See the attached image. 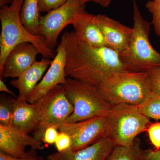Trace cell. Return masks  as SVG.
Here are the masks:
<instances>
[{
    "instance_id": "cell-1",
    "label": "cell",
    "mask_w": 160,
    "mask_h": 160,
    "mask_svg": "<svg viewBox=\"0 0 160 160\" xmlns=\"http://www.w3.org/2000/svg\"><path fill=\"white\" fill-rule=\"evenodd\" d=\"M66 42V73L72 78L98 88L116 72L127 71L119 55L104 46L95 47L80 40L74 32L64 34Z\"/></svg>"
},
{
    "instance_id": "cell-2",
    "label": "cell",
    "mask_w": 160,
    "mask_h": 160,
    "mask_svg": "<svg viewBox=\"0 0 160 160\" xmlns=\"http://www.w3.org/2000/svg\"><path fill=\"white\" fill-rule=\"evenodd\" d=\"M24 0H12L10 6H1L0 21V71L9 52L16 46L24 42L34 45L43 58H53V51L47 46L40 35L32 34L23 25L20 17Z\"/></svg>"
},
{
    "instance_id": "cell-3",
    "label": "cell",
    "mask_w": 160,
    "mask_h": 160,
    "mask_svg": "<svg viewBox=\"0 0 160 160\" xmlns=\"http://www.w3.org/2000/svg\"><path fill=\"white\" fill-rule=\"evenodd\" d=\"M133 9L132 38L128 49L119 56L127 71L147 72L160 67V52L152 46L149 38L151 24L144 19L134 0Z\"/></svg>"
},
{
    "instance_id": "cell-4",
    "label": "cell",
    "mask_w": 160,
    "mask_h": 160,
    "mask_svg": "<svg viewBox=\"0 0 160 160\" xmlns=\"http://www.w3.org/2000/svg\"><path fill=\"white\" fill-rule=\"evenodd\" d=\"M112 105L138 106L151 92L148 72H116L98 87Z\"/></svg>"
},
{
    "instance_id": "cell-5",
    "label": "cell",
    "mask_w": 160,
    "mask_h": 160,
    "mask_svg": "<svg viewBox=\"0 0 160 160\" xmlns=\"http://www.w3.org/2000/svg\"><path fill=\"white\" fill-rule=\"evenodd\" d=\"M62 86L74 108L66 122H76L94 117L107 115L113 106L97 87L85 82L67 77Z\"/></svg>"
},
{
    "instance_id": "cell-6",
    "label": "cell",
    "mask_w": 160,
    "mask_h": 160,
    "mask_svg": "<svg viewBox=\"0 0 160 160\" xmlns=\"http://www.w3.org/2000/svg\"><path fill=\"white\" fill-rule=\"evenodd\" d=\"M107 119L106 136L116 146L130 145L151 124L149 118L140 111L138 106L129 104L113 105Z\"/></svg>"
},
{
    "instance_id": "cell-7",
    "label": "cell",
    "mask_w": 160,
    "mask_h": 160,
    "mask_svg": "<svg viewBox=\"0 0 160 160\" xmlns=\"http://www.w3.org/2000/svg\"><path fill=\"white\" fill-rule=\"evenodd\" d=\"M36 102L39 109L40 122L33 136L42 142L45 130L51 126L58 129L73 112L74 108L62 85L57 86Z\"/></svg>"
},
{
    "instance_id": "cell-8",
    "label": "cell",
    "mask_w": 160,
    "mask_h": 160,
    "mask_svg": "<svg viewBox=\"0 0 160 160\" xmlns=\"http://www.w3.org/2000/svg\"><path fill=\"white\" fill-rule=\"evenodd\" d=\"M85 8V5L81 0H68L61 7L41 16L39 35L49 48L53 49L58 46L61 32L66 26L71 25L77 15Z\"/></svg>"
},
{
    "instance_id": "cell-9",
    "label": "cell",
    "mask_w": 160,
    "mask_h": 160,
    "mask_svg": "<svg viewBox=\"0 0 160 160\" xmlns=\"http://www.w3.org/2000/svg\"><path fill=\"white\" fill-rule=\"evenodd\" d=\"M107 125V115L98 116L76 122H65L58 130L70 136L71 150L76 151L94 144L106 136Z\"/></svg>"
},
{
    "instance_id": "cell-10",
    "label": "cell",
    "mask_w": 160,
    "mask_h": 160,
    "mask_svg": "<svg viewBox=\"0 0 160 160\" xmlns=\"http://www.w3.org/2000/svg\"><path fill=\"white\" fill-rule=\"evenodd\" d=\"M66 42L64 34L57 46L56 55L48 70L26 101L34 103L52 89L66 82Z\"/></svg>"
},
{
    "instance_id": "cell-11",
    "label": "cell",
    "mask_w": 160,
    "mask_h": 160,
    "mask_svg": "<svg viewBox=\"0 0 160 160\" xmlns=\"http://www.w3.org/2000/svg\"><path fill=\"white\" fill-rule=\"evenodd\" d=\"M42 142L34 136L15 128L0 124V151L14 157L25 158L27 156L26 148L30 146L36 150H42Z\"/></svg>"
},
{
    "instance_id": "cell-12",
    "label": "cell",
    "mask_w": 160,
    "mask_h": 160,
    "mask_svg": "<svg viewBox=\"0 0 160 160\" xmlns=\"http://www.w3.org/2000/svg\"><path fill=\"white\" fill-rule=\"evenodd\" d=\"M95 21L103 35L106 47L119 55L127 50L132 38L133 28L105 15H95Z\"/></svg>"
},
{
    "instance_id": "cell-13",
    "label": "cell",
    "mask_w": 160,
    "mask_h": 160,
    "mask_svg": "<svg viewBox=\"0 0 160 160\" xmlns=\"http://www.w3.org/2000/svg\"><path fill=\"white\" fill-rule=\"evenodd\" d=\"M39 50L33 44L24 42L19 44L9 52L0 71V79L16 78L36 61Z\"/></svg>"
},
{
    "instance_id": "cell-14",
    "label": "cell",
    "mask_w": 160,
    "mask_h": 160,
    "mask_svg": "<svg viewBox=\"0 0 160 160\" xmlns=\"http://www.w3.org/2000/svg\"><path fill=\"white\" fill-rule=\"evenodd\" d=\"M115 145L108 137H103L94 144L73 151L53 152L47 160H107Z\"/></svg>"
},
{
    "instance_id": "cell-15",
    "label": "cell",
    "mask_w": 160,
    "mask_h": 160,
    "mask_svg": "<svg viewBox=\"0 0 160 160\" xmlns=\"http://www.w3.org/2000/svg\"><path fill=\"white\" fill-rule=\"evenodd\" d=\"M52 60L42 58L35 62L22 72L16 78L10 81L11 86L17 89L20 100H27L38 84L44 76L46 70L51 65Z\"/></svg>"
},
{
    "instance_id": "cell-16",
    "label": "cell",
    "mask_w": 160,
    "mask_h": 160,
    "mask_svg": "<svg viewBox=\"0 0 160 160\" xmlns=\"http://www.w3.org/2000/svg\"><path fill=\"white\" fill-rule=\"evenodd\" d=\"M12 126L27 133L34 132L40 122L37 103L13 98L12 101Z\"/></svg>"
},
{
    "instance_id": "cell-17",
    "label": "cell",
    "mask_w": 160,
    "mask_h": 160,
    "mask_svg": "<svg viewBox=\"0 0 160 160\" xmlns=\"http://www.w3.org/2000/svg\"><path fill=\"white\" fill-rule=\"evenodd\" d=\"M95 15L85 10L77 15L71 25L78 38L84 42L95 47L106 46L101 30L95 21Z\"/></svg>"
},
{
    "instance_id": "cell-18",
    "label": "cell",
    "mask_w": 160,
    "mask_h": 160,
    "mask_svg": "<svg viewBox=\"0 0 160 160\" xmlns=\"http://www.w3.org/2000/svg\"><path fill=\"white\" fill-rule=\"evenodd\" d=\"M39 0H24L20 13L23 25L32 34L39 35Z\"/></svg>"
},
{
    "instance_id": "cell-19",
    "label": "cell",
    "mask_w": 160,
    "mask_h": 160,
    "mask_svg": "<svg viewBox=\"0 0 160 160\" xmlns=\"http://www.w3.org/2000/svg\"><path fill=\"white\" fill-rule=\"evenodd\" d=\"M143 152L141 142L136 138L129 146H115L107 160H142Z\"/></svg>"
},
{
    "instance_id": "cell-20",
    "label": "cell",
    "mask_w": 160,
    "mask_h": 160,
    "mask_svg": "<svg viewBox=\"0 0 160 160\" xmlns=\"http://www.w3.org/2000/svg\"><path fill=\"white\" fill-rule=\"evenodd\" d=\"M140 111L149 118L160 120V96L151 92L138 106Z\"/></svg>"
},
{
    "instance_id": "cell-21",
    "label": "cell",
    "mask_w": 160,
    "mask_h": 160,
    "mask_svg": "<svg viewBox=\"0 0 160 160\" xmlns=\"http://www.w3.org/2000/svg\"><path fill=\"white\" fill-rule=\"evenodd\" d=\"M13 98L1 95L0 124L12 126V101Z\"/></svg>"
},
{
    "instance_id": "cell-22",
    "label": "cell",
    "mask_w": 160,
    "mask_h": 160,
    "mask_svg": "<svg viewBox=\"0 0 160 160\" xmlns=\"http://www.w3.org/2000/svg\"><path fill=\"white\" fill-rule=\"evenodd\" d=\"M146 7L152 16L151 24L153 26L155 32L160 37V0L148 1Z\"/></svg>"
},
{
    "instance_id": "cell-23",
    "label": "cell",
    "mask_w": 160,
    "mask_h": 160,
    "mask_svg": "<svg viewBox=\"0 0 160 160\" xmlns=\"http://www.w3.org/2000/svg\"><path fill=\"white\" fill-rule=\"evenodd\" d=\"M54 145L59 152L71 150L72 145L71 138L66 132L59 131Z\"/></svg>"
},
{
    "instance_id": "cell-24",
    "label": "cell",
    "mask_w": 160,
    "mask_h": 160,
    "mask_svg": "<svg viewBox=\"0 0 160 160\" xmlns=\"http://www.w3.org/2000/svg\"><path fill=\"white\" fill-rule=\"evenodd\" d=\"M149 140L155 149H160V122L151 123L147 129Z\"/></svg>"
},
{
    "instance_id": "cell-25",
    "label": "cell",
    "mask_w": 160,
    "mask_h": 160,
    "mask_svg": "<svg viewBox=\"0 0 160 160\" xmlns=\"http://www.w3.org/2000/svg\"><path fill=\"white\" fill-rule=\"evenodd\" d=\"M147 72L151 92L160 96V67L150 69Z\"/></svg>"
},
{
    "instance_id": "cell-26",
    "label": "cell",
    "mask_w": 160,
    "mask_h": 160,
    "mask_svg": "<svg viewBox=\"0 0 160 160\" xmlns=\"http://www.w3.org/2000/svg\"><path fill=\"white\" fill-rule=\"evenodd\" d=\"M66 0H39L40 12H49L61 7L65 4Z\"/></svg>"
},
{
    "instance_id": "cell-27",
    "label": "cell",
    "mask_w": 160,
    "mask_h": 160,
    "mask_svg": "<svg viewBox=\"0 0 160 160\" xmlns=\"http://www.w3.org/2000/svg\"><path fill=\"white\" fill-rule=\"evenodd\" d=\"M58 129L55 127H49L45 130L44 135L42 139V142L48 145H53L55 144L59 132Z\"/></svg>"
},
{
    "instance_id": "cell-28",
    "label": "cell",
    "mask_w": 160,
    "mask_h": 160,
    "mask_svg": "<svg viewBox=\"0 0 160 160\" xmlns=\"http://www.w3.org/2000/svg\"><path fill=\"white\" fill-rule=\"evenodd\" d=\"M142 160H160V149L143 150Z\"/></svg>"
},
{
    "instance_id": "cell-29",
    "label": "cell",
    "mask_w": 160,
    "mask_h": 160,
    "mask_svg": "<svg viewBox=\"0 0 160 160\" xmlns=\"http://www.w3.org/2000/svg\"><path fill=\"white\" fill-rule=\"evenodd\" d=\"M112 1L113 0H81L82 3L84 5L87 2H92L106 8L110 5Z\"/></svg>"
},
{
    "instance_id": "cell-30",
    "label": "cell",
    "mask_w": 160,
    "mask_h": 160,
    "mask_svg": "<svg viewBox=\"0 0 160 160\" xmlns=\"http://www.w3.org/2000/svg\"><path fill=\"white\" fill-rule=\"evenodd\" d=\"M0 91L2 92H6L8 94L11 95L12 97L15 98H17L18 96L16 95L13 92L10 90L9 88L7 87V86L6 85L4 81H3L2 79H0Z\"/></svg>"
},
{
    "instance_id": "cell-31",
    "label": "cell",
    "mask_w": 160,
    "mask_h": 160,
    "mask_svg": "<svg viewBox=\"0 0 160 160\" xmlns=\"http://www.w3.org/2000/svg\"><path fill=\"white\" fill-rule=\"evenodd\" d=\"M36 149H32L27 152V156L26 160H42V158L39 157L37 155Z\"/></svg>"
},
{
    "instance_id": "cell-32",
    "label": "cell",
    "mask_w": 160,
    "mask_h": 160,
    "mask_svg": "<svg viewBox=\"0 0 160 160\" xmlns=\"http://www.w3.org/2000/svg\"><path fill=\"white\" fill-rule=\"evenodd\" d=\"M0 160H26V158H21L14 157L0 151Z\"/></svg>"
},
{
    "instance_id": "cell-33",
    "label": "cell",
    "mask_w": 160,
    "mask_h": 160,
    "mask_svg": "<svg viewBox=\"0 0 160 160\" xmlns=\"http://www.w3.org/2000/svg\"><path fill=\"white\" fill-rule=\"evenodd\" d=\"M12 0H0V6H6L8 3H12Z\"/></svg>"
},
{
    "instance_id": "cell-34",
    "label": "cell",
    "mask_w": 160,
    "mask_h": 160,
    "mask_svg": "<svg viewBox=\"0 0 160 160\" xmlns=\"http://www.w3.org/2000/svg\"><path fill=\"white\" fill-rule=\"evenodd\" d=\"M154 1H159V0H154Z\"/></svg>"
},
{
    "instance_id": "cell-35",
    "label": "cell",
    "mask_w": 160,
    "mask_h": 160,
    "mask_svg": "<svg viewBox=\"0 0 160 160\" xmlns=\"http://www.w3.org/2000/svg\"><path fill=\"white\" fill-rule=\"evenodd\" d=\"M66 1H68V0H66Z\"/></svg>"
}]
</instances>
